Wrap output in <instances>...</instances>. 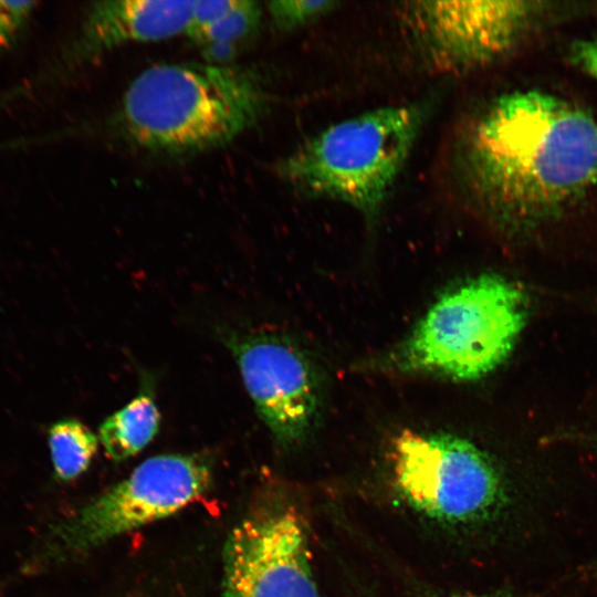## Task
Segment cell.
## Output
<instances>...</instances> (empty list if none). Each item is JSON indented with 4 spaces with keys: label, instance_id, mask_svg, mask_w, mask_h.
I'll list each match as a JSON object with an SVG mask.
<instances>
[{
    "label": "cell",
    "instance_id": "5bb4252c",
    "mask_svg": "<svg viewBox=\"0 0 597 597\" xmlns=\"http://www.w3.org/2000/svg\"><path fill=\"white\" fill-rule=\"evenodd\" d=\"M334 0H277L266 3L272 23L281 31L303 28L333 11Z\"/></svg>",
    "mask_w": 597,
    "mask_h": 597
},
{
    "label": "cell",
    "instance_id": "4fadbf2b",
    "mask_svg": "<svg viewBox=\"0 0 597 597\" xmlns=\"http://www.w3.org/2000/svg\"><path fill=\"white\" fill-rule=\"evenodd\" d=\"M48 442L55 475L71 481L88 468L100 440L83 422L67 418L49 428Z\"/></svg>",
    "mask_w": 597,
    "mask_h": 597
},
{
    "label": "cell",
    "instance_id": "ba28073f",
    "mask_svg": "<svg viewBox=\"0 0 597 597\" xmlns=\"http://www.w3.org/2000/svg\"><path fill=\"white\" fill-rule=\"evenodd\" d=\"M219 336L234 357L254 408L281 447L302 442L321 409V380L310 356L287 336L223 328Z\"/></svg>",
    "mask_w": 597,
    "mask_h": 597
},
{
    "label": "cell",
    "instance_id": "ac0fdd59",
    "mask_svg": "<svg viewBox=\"0 0 597 597\" xmlns=\"http://www.w3.org/2000/svg\"><path fill=\"white\" fill-rule=\"evenodd\" d=\"M595 567L597 568V562H596V564H595Z\"/></svg>",
    "mask_w": 597,
    "mask_h": 597
},
{
    "label": "cell",
    "instance_id": "6da1fadb",
    "mask_svg": "<svg viewBox=\"0 0 597 597\" xmlns=\"http://www.w3.org/2000/svg\"><path fill=\"white\" fill-rule=\"evenodd\" d=\"M469 196L506 223L540 220L597 180V122L541 91H516L491 103L454 151Z\"/></svg>",
    "mask_w": 597,
    "mask_h": 597
},
{
    "label": "cell",
    "instance_id": "8992f818",
    "mask_svg": "<svg viewBox=\"0 0 597 597\" xmlns=\"http://www.w3.org/2000/svg\"><path fill=\"white\" fill-rule=\"evenodd\" d=\"M212 480L207 455L159 454L92 499L50 532L42 557L83 555L104 543L182 510L203 495Z\"/></svg>",
    "mask_w": 597,
    "mask_h": 597
},
{
    "label": "cell",
    "instance_id": "9a60e30c",
    "mask_svg": "<svg viewBox=\"0 0 597 597\" xmlns=\"http://www.w3.org/2000/svg\"><path fill=\"white\" fill-rule=\"evenodd\" d=\"M34 6L33 1L0 0V53L11 49L20 40Z\"/></svg>",
    "mask_w": 597,
    "mask_h": 597
},
{
    "label": "cell",
    "instance_id": "2e32d148",
    "mask_svg": "<svg viewBox=\"0 0 597 597\" xmlns=\"http://www.w3.org/2000/svg\"><path fill=\"white\" fill-rule=\"evenodd\" d=\"M575 53L579 64L597 80V38L582 42Z\"/></svg>",
    "mask_w": 597,
    "mask_h": 597
},
{
    "label": "cell",
    "instance_id": "5b68a950",
    "mask_svg": "<svg viewBox=\"0 0 597 597\" xmlns=\"http://www.w3.org/2000/svg\"><path fill=\"white\" fill-rule=\"evenodd\" d=\"M389 465L402 499L437 522H485L509 503L507 480L496 462L458 436L404 430L390 442Z\"/></svg>",
    "mask_w": 597,
    "mask_h": 597
},
{
    "label": "cell",
    "instance_id": "277c9868",
    "mask_svg": "<svg viewBox=\"0 0 597 597\" xmlns=\"http://www.w3.org/2000/svg\"><path fill=\"white\" fill-rule=\"evenodd\" d=\"M526 314L519 286L498 275H480L442 293L381 364L400 374L482 378L506 359Z\"/></svg>",
    "mask_w": 597,
    "mask_h": 597
},
{
    "label": "cell",
    "instance_id": "7c38bea8",
    "mask_svg": "<svg viewBox=\"0 0 597 597\" xmlns=\"http://www.w3.org/2000/svg\"><path fill=\"white\" fill-rule=\"evenodd\" d=\"M264 9L251 0H232L214 21L189 34L206 62L230 64L243 48L258 35Z\"/></svg>",
    "mask_w": 597,
    "mask_h": 597
},
{
    "label": "cell",
    "instance_id": "9c48e42d",
    "mask_svg": "<svg viewBox=\"0 0 597 597\" xmlns=\"http://www.w3.org/2000/svg\"><path fill=\"white\" fill-rule=\"evenodd\" d=\"M537 11L526 1L408 2L404 18L431 67L463 73L505 54Z\"/></svg>",
    "mask_w": 597,
    "mask_h": 597
},
{
    "label": "cell",
    "instance_id": "7a4b0ae2",
    "mask_svg": "<svg viewBox=\"0 0 597 597\" xmlns=\"http://www.w3.org/2000/svg\"><path fill=\"white\" fill-rule=\"evenodd\" d=\"M268 105L265 83L253 66L174 62L139 73L117 115L129 142L174 156L232 142L260 122Z\"/></svg>",
    "mask_w": 597,
    "mask_h": 597
},
{
    "label": "cell",
    "instance_id": "e0dca14e",
    "mask_svg": "<svg viewBox=\"0 0 597 597\" xmlns=\"http://www.w3.org/2000/svg\"><path fill=\"white\" fill-rule=\"evenodd\" d=\"M449 597H510L504 594H458Z\"/></svg>",
    "mask_w": 597,
    "mask_h": 597
},
{
    "label": "cell",
    "instance_id": "3957f363",
    "mask_svg": "<svg viewBox=\"0 0 597 597\" xmlns=\"http://www.w3.org/2000/svg\"><path fill=\"white\" fill-rule=\"evenodd\" d=\"M429 100L370 109L334 123L279 164L296 191L339 201L369 223L380 214L429 117Z\"/></svg>",
    "mask_w": 597,
    "mask_h": 597
},
{
    "label": "cell",
    "instance_id": "8fae6325",
    "mask_svg": "<svg viewBox=\"0 0 597 597\" xmlns=\"http://www.w3.org/2000/svg\"><path fill=\"white\" fill-rule=\"evenodd\" d=\"M160 412L153 386L144 379L139 392L98 428V440L113 461L126 460L142 451L157 434Z\"/></svg>",
    "mask_w": 597,
    "mask_h": 597
},
{
    "label": "cell",
    "instance_id": "52a82bcc",
    "mask_svg": "<svg viewBox=\"0 0 597 597\" xmlns=\"http://www.w3.org/2000/svg\"><path fill=\"white\" fill-rule=\"evenodd\" d=\"M305 523L290 504L254 506L227 536L217 597H321Z\"/></svg>",
    "mask_w": 597,
    "mask_h": 597
},
{
    "label": "cell",
    "instance_id": "30bf717a",
    "mask_svg": "<svg viewBox=\"0 0 597 597\" xmlns=\"http://www.w3.org/2000/svg\"><path fill=\"white\" fill-rule=\"evenodd\" d=\"M195 1L107 0L87 9L64 57L85 62L129 43L166 40L187 32Z\"/></svg>",
    "mask_w": 597,
    "mask_h": 597
}]
</instances>
